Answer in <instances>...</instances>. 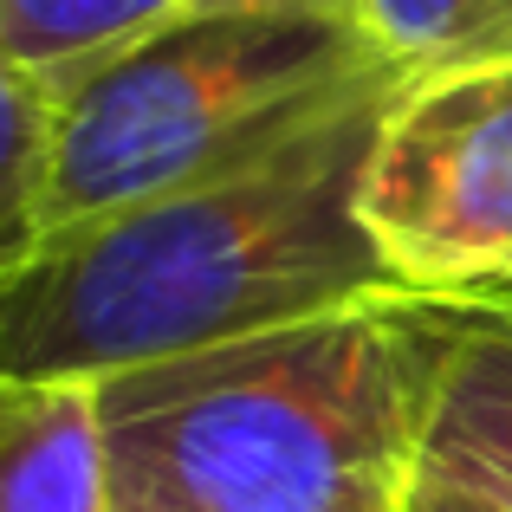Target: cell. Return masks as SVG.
Segmentation results:
<instances>
[{"label": "cell", "instance_id": "6da1fadb", "mask_svg": "<svg viewBox=\"0 0 512 512\" xmlns=\"http://www.w3.org/2000/svg\"><path fill=\"white\" fill-rule=\"evenodd\" d=\"M389 98L240 175L46 234L0 279V370L98 383L396 292L357 221L363 156Z\"/></svg>", "mask_w": 512, "mask_h": 512}, {"label": "cell", "instance_id": "7a4b0ae2", "mask_svg": "<svg viewBox=\"0 0 512 512\" xmlns=\"http://www.w3.org/2000/svg\"><path fill=\"white\" fill-rule=\"evenodd\" d=\"M441 312L370 292L98 376L117 512H409Z\"/></svg>", "mask_w": 512, "mask_h": 512}, {"label": "cell", "instance_id": "3957f363", "mask_svg": "<svg viewBox=\"0 0 512 512\" xmlns=\"http://www.w3.org/2000/svg\"><path fill=\"white\" fill-rule=\"evenodd\" d=\"M357 20L182 13L117 59L52 85L46 234L221 182L402 85ZM39 234V240H46Z\"/></svg>", "mask_w": 512, "mask_h": 512}, {"label": "cell", "instance_id": "277c9868", "mask_svg": "<svg viewBox=\"0 0 512 512\" xmlns=\"http://www.w3.org/2000/svg\"><path fill=\"white\" fill-rule=\"evenodd\" d=\"M357 221L396 292H512V52L402 78L363 156Z\"/></svg>", "mask_w": 512, "mask_h": 512}, {"label": "cell", "instance_id": "5b68a950", "mask_svg": "<svg viewBox=\"0 0 512 512\" xmlns=\"http://www.w3.org/2000/svg\"><path fill=\"white\" fill-rule=\"evenodd\" d=\"M441 350L422 415V474L512 512V292L435 299Z\"/></svg>", "mask_w": 512, "mask_h": 512}, {"label": "cell", "instance_id": "8992f818", "mask_svg": "<svg viewBox=\"0 0 512 512\" xmlns=\"http://www.w3.org/2000/svg\"><path fill=\"white\" fill-rule=\"evenodd\" d=\"M0 512H117L91 376L0 370Z\"/></svg>", "mask_w": 512, "mask_h": 512}, {"label": "cell", "instance_id": "52a82bcc", "mask_svg": "<svg viewBox=\"0 0 512 512\" xmlns=\"http://www.w3.org/2000/svg\"><path fill=\"white\" fill-rule=\"evenodd\" d=\"M188 7L195 0H0V52H13L46 85H65L175 26Z\"/></svg>", "mask_w": 512, "mask_h": 512}, {"label": "cell", "instance_id": "ba28073f", "mask_svg": "<svg viewBox=\"0 0 512 512\" xmlns=\"http://www.w3.org/2000/svg\"><path fill=\"white\" fill-rule=\"evenodd\" d=\"M52 85L0 52V279L39 247L52 188Z\"/></svg>", "mask_w": 512, "mask_h": 512}, {"label": "cell", "instance_id": "9c48e42d", "mask_svg": "<svg viewBox=\"0 0 512 512\" xmlns=\"http://www.w3.org/2000/svg\"><path fill=\"white\" fill-rule=\"evenodd\" d=\"M357 26L409 78L512 52V0H357Z\"/></svg>", "mask_w": 512, "mask_h": 512}, {"label": "cell", "instance_id": "30bf717a", "mask_svg": "<svg viewBox=\"0 0 512 512\" xmlns=\"http://www.w3.org/2000/svg\"><path fill=\"white\" fill-rule=\"evenodd\" d=\"M188 13H325V20H357V0H195Z\"/></svg>", "mask_w": 512, "mask_h": 512}, {"label": "cell", "instance_id": "8fae6325", "mask_svg": "<svg viewBox=\"0 0 512 512\" xmlns=\"http://www.w3.org/2000/svg\"><path fill=\"white\" fill-rule=\"evenodd\" d=\"M409 512H506V506H493V500H480V493H467V487H448V480L422 474V487H415Z\"/></svg>", "mask_w": 512, "mask_h": 512}]
</instances>
